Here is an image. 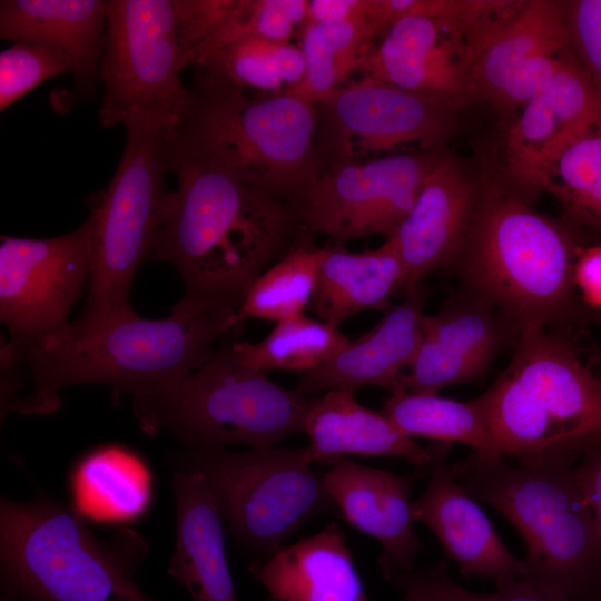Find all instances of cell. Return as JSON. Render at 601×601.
<instances>
[{"instance_id":"cell-16","label":"cell","mask_w":601,"mask_h":601,"mask_svg":"<svg viewBox=\"0 0 601 601\" xmlns=\"http://www.w3.org/2000/svg\"><path fill=\"white\" fill-rule=\"evenodd\" d=\"M474 29L449 20L404 17L363 56L357 70L405 90L464 105L475 97L469 68Z\"/></svg>"},{"instance_id":"cell-41","label":"cell","mask_w":601,"mask_h":601,"mask_svg":"<svg viewBox=\"0 0 601 601\" xmlns=\"http://www.w3.org/2000/svg\"><path fill=\"white\" fill-rule=\"evenodd\" d=\"M573 473L601 538V445L581 453Z\"/></svg>"},{"instance_id":"cell-33","label":"cell","mask_w":601,"mask_h":601,"mask_svg":"<svg viewBox=\"0 0 601 601\" xmlns=\"http://www.w3.org/2000/svg\"><path fill=\"white\" fill-rule=\"evenodd\" d=\"M349 342L336 326L300 315L277 323L260 342L233 343L248 366L269 371H311L328 361Z\"/></svg>"},{"instance_id":"cell-7","label":"cell","mask_w":601,"mask_h":601,"mask_svg":"<svg viewBox=\"0 0 601 601\" xmlns=\"http://www.w3.org/2000/svg\"><path fill=\"white\" fill-rule=\"evenodd\" d=\"M176 142L297 210L313 181L316 106L283 91L254 92L195 75Z\"/></svg>"},{"instance_id":"cell-27","label":"cell","mask_w":601,"mask_h":601,"mask_svg":"<svg viewBox=\"0 0 601 601\" xmlns=\"http://www.w3.org/2000/svg\"><path fill=\"white\" fill-rule=\"evenodd\" d=\"M403 280L404 267L390 240L361 253L326 248L308 309L337 327L358 312L391 308L388 299L402 292Z\"/></svg>"},{"instance_id":"cell-40","label":"cell","mask_w":601,"mask_h":601,"mask_svg":"<svg viewBox=\"0 0 601 601\" xmlns=\"http://www.w3.org/2000/svg\"><path fill=\"white\" fill-rule=\"evenodd\" d=\"M573 282L582 304L601 312V244L581 248L574 264Z\"/></svg>"},{"instance_id":"cell-2","label":"cell","mask_w":601,"mask_h":601,"mask_svg":"<svg viewBox=\"0 0 601 601\" xmlns=\"http://www.w3.org/2000/svg\"><path fill=\"white\" fill-rule=\"evenodd\" d=\"M166 136L178 189L149 259L170 264L183 279L171 312L237 311L254 282L312 234L293 205Z\"/></svg>"},{"instance_id":"cell-4","label":"cell","mask_w":601,"mask_h":601,"mask_svg":"<svg viewBox=\"0 0 601 601\" xmlns=\"http://www.w3.org/2000/svg\"><path fill=\"white\" fill-rule=\"evenodd\" d=\"M581 247L559 223L503 188L487 189L454 263L463 292L503 314L521 332L565 328L587 308L574 287Z\"/></svg>"},{"instance_id":"cell-44","label":"cell","mask_w":601,"mask_h":601,"mask_svg":"<svg viewBox=\"0 0 601 601\" xmlns=\"http://www.w3.org/2000/svg\"><path fill=\"white\" fill-rule=\"evenodd\" d=\"M594 362L598 363V365L600 366L599 371H595L599 375H601V354H599L598 356L594 357Z\"/></svg>"},{"instance_id":"cell-31","label":"cell","mask_w":601,"mask_h":601,"mask_svg":"<svg viewBox=\"0 0 601 601\" xmlns=\"http://www.w3.org/2000/svg\"><path fill=\"white\" fill-rule=\"evenodd\" d=\"M381 412L412 439L462 443L473 450L496 452L475 398L460 402L437 394L402 392L391 395Z\"/></svg>"},{"instance_id":"cell-45","label":"cell","mask_w":601,"mask_h":601,"mask_svg":"<svg viewBox=\"0 0 601 601\" xmlns=\"http://www.w3.org/2000/svg\"><path fill=\"white\" fill-rule=\"evenodd\" d=\"M0 601H20V600L11 598V597L3 595V597H1Z\"/></svg>"},{"instance_id":"cell-32","label":"cell","mask_w":601,"mask_h":601,"mask_svg":"<svg viewBox=\"0 0 601 601\" xmlns=\"http://www.w3.org/2000/svg\"><path fill=\"white\" fill-rule=\"evenodd\" d=\"M307 235L250 286L237 308L238 323L245 319L283 322L308 308L319 265L326 248Z\"/></svg>"},{"instance_id":"cell-38","label":"cell","mask_w":601,"mask_h":601,"mask_svg":"<svg viewBox=\"0 0 601 601\" xmlns=\"http://www.w3.org/2000/svg\"><path fill=\"white\" fill-rule=\"evenodd\" d=\"M561 4L570 48L601 102V0Z\"/></svg>"},{"instance_id":"cell-18","label":"cell","mask_w":601,"mask_h":601,"mask_svg":"<svg viewBox=\"0 0 601 601\" xmlns=\"http://www.w3.org/2000/svg\"><path fill=\"white\" fill-rule=\"evenodd\" d=\"M325 489L342 518L382 545L378 564L393 582L414 570L421 551L411 491L413 476L370 467L344 457L323 475Z\"/></svg>"},{"instance_id":"cell-26","label":"cell","mask_w":601,"mask_h":601,"mask_svg":"<svg viewBox=\"0 0 601 601\" xmlns=\"http://www.w3.org/2000/svg\"><path fill=\"white\" fill-rule=\"evenodd\" d=\"M304 433L309 440L304 447L309 463L334 464L358 455L403 457L421 473L431 466V447L418 445L381 411L361 405L351 391H328L314 398Z\"/></svg>"},{"instance_id":"cell-24","label":"cell","mask_w":601,"mask_h":601,"mask_svg":"<svg viewBox=\"0 0 601 601\" xmlns=\"http://www.w3.org/2000/svg\"><path fill=\"white\" fill-rule=\"evenodd\" d=\"M171 486L176 540L167 572L194 601H237L229 571L220 510L203 475L177 470Z\"/></svg>"},{"instance_id":"cell-12","label":"cell","mask_w":601,"mask_h":601,"mask_svg":"<svg viewBox=\"0 0 601 601\" xmlns=\"http://www.w3.org/2000/svg\"><path fill=\"white\" fill-rule=\"evenodd\" d=\"M315 106L317 169L407 144L440 148L453 134L463 105L364 76Z\"/></svg>"},{"instance_id":"cell-21","label":"cell","mask_w":601,"mask_h":601,"mask_svg":"<svg viewBox=\"0 0 601 601\" xmlns=\"http://www.w3.org/2000/svg\"><path fill=\"white\" fill-rule=\"evenodd\" d=\"M425 300L423 285L407 292L372 329L325 363L299 373L295 390L306 396L364 386L382 387L391 395L405 392L403 370L413 362L422 339Z\"/></svg>"},{"instance_id":"cell-20","label":"cell","mask_w":601,"mask_h":601,"mask_svg":"<svg viewBox=\"0 0 601 601\" xmlns=\"http://www.w3.org/2000/svg\"><path fill=\"white\" fill-rule=\"evenodd\" d=\"M450 446L443 442L431 446L430 482L413 501L415 519L430 529L465 578H491L495 584L522 578L523 560L510 552L481 508L455 480L447 461Z\"/></svg>"},{"instance_id":"cell-39","label":"cell","mask_w":601,"mask_h":601,"mask_svg":"<svg viewBox=\"0 0 601 601\" xmlns=\"http://www.w3.org/2000/svg\"><path fill=\"white\" fill-rule=\"evenodd\" d=\"M426 582L437 601H564L546 594L523 579L496 583L493 593H473L456 583L441 560L423 569Z\"/></svg>"},{"instance_id":"cell-42","label":"cell","mask_w":601,"mask_h":601,"mask_svg":"<svg viewBox=\"0 0 601 601\" xmlns=\"http://www.w3.org/2000/svg\"><path fill=\"white\" fill-rule=\"evenodd\" d=\"M368 0L307 1L306 22H338L367 17Z\"/></svg>"},{"instance_id":"cell-14","label":"cell","mask_w":601,"mask_h":601,"mask_svg":"<svg viewBox=\"0 0 601 601\" xmlns=\"http://www.w3.org/2000/svg\"><path fill=\"white\" fill-rule=\"evenodd\" d=\"M90 276L89 228L49 238L1 236L0 321L27 347L61 329Z\"/></svg>"},{"instance_id":"cell-43","label":"cell","mask_w":601,"mask_h":601,"mask_svg":"<svg viewBox=\"0 0 601 601\" xmlns=\"http://www.w3.org/2000/svg\"><path fill=\"white\" fill-rule=\"evenodd\" d=\"M403 592L401 601H436L417 578L415 571H411L392 582Z\"/></svg>"},{"instance_id":"cell-23","label":"cell","mask_w":601,"mask_h":601,"mask_svg":"<svg viewBox=\"0 0 601 601\" xmlns=\"http://www.w3.org/2000/svg\"><path fill=\"white\" fill-rule=\"evenodd\" d=\"M569 49L561 2L514 1L471 33L469 68L474 95L493 102L512 73L530 58Z\"/></svg>"},{"instance_id":"cell-37","label":"cell","mask_w":601,"mask_h":601,"mask_svg":"<svg viewBox=\"0 0 601 601\" xmlns=\"http://www.w3.org/2000/svg\"><path fill=\"white\" fill-rule=\"evenodd\" d=\"M68 71L53 52L26 42H14L0 53V110L18 101L45 80Z\"/></svg>"},{"instance_id":"cell-10","label":"cell","mask_w":601,"mask_h":601,"mask_svg":"<svg viewBox=\"0 0 601 601\" xmlns=\"http://www.w3.org/2000/svg\"><path fill=\"white\" fill-rule=\"evenodd\" d=\"M176 461L179 470L203 475L235 540L255 561L274 554L307 521L338 514L304 447H197Z\"/></svg>"},{"instance_id":"cell-19","label":"cell","mask_w":601,"mask_h":601,"mask_svg":"<svg viewBox=\"0 0 601 601\" xmlns=\"http://www.w3.org/2000/svg\"><path fill=\"white\" fill-rule=\"evenodd\" d=\"M479 193L469 175L444 154L390 240L403 267L402 292L423 285L435 270L454 265L469 233Z\"/></svg>"},{"instance_id":"cell-22","label":"cell","mask_w":601,"mask_h":601,"mask_svg":"<svg viewBox=\"0 0 601 601\" xmlns=\"http://www.w3.org/2000/svg\"><path fill=\"white\" fill-rule=\"evenodd\" d=\"M108 1L2 0L0 37L42 47L59 57L76 90L95 95L102 56Z\"/></svg>"},{"instance_id":"cell-17","label":"cell","mask_w":601,"mask_h":601,"mask_svg":"<svg viewBox=\"0 0 601 601\" xmlns=\"http://www.w3.org/2000/svg\"><path fill=\"white\" fill-rule=\"evenodd\" d=\"M520 332L497 309L465 292L425 315L416 355L403 376L405 392L437 394L479 380Z\"/></svg>"},{"instance_id":"cell-3","label":"cell","mask_w":601,"mask_h":601,"mask_svg":"<svg viewBox=\"0 0 601 601\" xmlns=\"http://www.w3.org/2000/svg\"><path fill=\"white\" fill-rule=\"evenodd\" d=\"M578 460L513 465L497 452L473 450L452 472L519 531L526 548L521 579L564 601H601V538L574 477Z\"/></svg>"},{"instance_id":"cell-34","label":"cell","mask_w":601,"mask_h":601,"mask_svg":"<svg viewBox=\"0 0 601 601\" xmlns=\"http://www.w3.org/2000/svg\"><path fill=\"white\" fill-rule=\"evenodd\" d=\"M549 191L574 215L601 225V127L578 137L562 151Z\"/></svg>"},{"instance_id":"cell-46","label":"cell","mask_w":601,"mask_h":601,"mask_svg":"<svg viewBox=\"0 0 601 601\" xmlns=\"http://www.w3.org/2000/svg\"><path fill=\"white\" fill-rule=\"evenodd\" d=\"M599 354H601V352Z\"/></svg>"},{"instance_id":"cell-8","label":"cell","mask_w":601,"mask_h":601,"mask_svg":"<svg viewBox=\"0 0 601 601\" xmlns=\"http://www.w3.org/2000/svg\"><path fill=\"white\" fill-rule=\"evenodd\" d=\"M126 144L108 186L90 201V276L78 318L91 327L136 313L130 304L135 276L149 259L167 223L176 191L165 184L168 166L166 129L146 117L125 124Z\"/></svg>"},{"instance_id":"cell-11","label":"cell","mask_w":601,"mask_h":601,"mask_svg":"<svg viewBox=\"0 0 601 601\" xmlns=\"http://www.w3.org/2000/svg\"><path fill=\"white\" fill-rule=\"evenodd\" d=\"M188 66L176 0L108 1L98 71L104 88L101 126L146 117L166 130L174 128L190 98L180 80Z\"/></svg>"},{"instance_id":"cell-5","label":"cell","mask_w":601,"mask_h":601,"mask_svg":"<svg viewBox=\"0 0 601 601\" xmlns=\"http://www.w3.org/2000/svg\"><path fill=\"white\" fill-rule=\"evenodd\" d=\"M475 401L496 452L520 464L601 445V375L564 328L522 329L509 365Z\"/></svg>"},{"instance_id":"cell-28","label":"cell","mask_w":601,"mask_h":601,"mask_svg":"<svg viewBox=\"0 0 601 601\" xmlns=\"http://www.w3.org/2000/svg\"><path fill=\"white\" fill-rule=\"evenodd\" d=\"M73 506L100 522H128L142 515L151 500V477L128 449L108 444L87 453L71 480Z\"/></svg>"},{"instance_id":"cell-36","label":"cell","mask_w":601,"mask_h":601,"mask_svg":"<svg viewBox=\"0 0 601 601\" xmlns=\"http://www.w3.org/2000/svg\"><path fill=\"white\" fill-rule=\"evenodd\" d=\"M500 0H368L367 16L384 32L407 16H423L476 27L513 4Z\"/></svg>"},{"instance_id":"cell-1","label":"cell","mask_w":601,"mask_h":601,"mask_svg":"<svg viewBox=\"0 0 601 601\" xmlns=\"http://www.w3.org/2000/svg\"><path fill=\"white\" fill-rule=\"evenodd\" d=\"M238 324L236 309L171 312L161 319L137 313L91 327L71 321L40 342L1 345V418L10 413L51 414L61 391L104 384L114 400L130 395L140 425L215 352L214 343Z\"/></svg>"},{"instance_id":"cell-13","label":"cell","mask_w":601,"mask_h":601,"mask_svg":"<svg viewBox=\"0 0 601 601\" xmlns=\"http://www.w3.org/2000/svg\"><path fill=\"white\" fill-rule=\"evenodd\" d=\"M442 155L436 148L317 168L298 208L305 229L336 246L376 234L390 239Z\"/></svg>"},{"instance_id":"cell-9","label":"cell","mask_w":601,"mask_h":601,"mask_svg":"<svg viewBox=\"0 0 601 601\" xmlns=\"http://www.w3.org/2000/svg\"><path fill=\"white\" fill-rule=\"evenodd\" d=\"M313 402L246 365L225 343L139 427L148 435L166 430L187 449L240 443L266 450L305 432Z\"/></svg>"},{"instance_id":"cell-6","label":"cell","mask_w":601,"mask_h":601,"mask_svg":"<svg viewBox=\"0 0 601 601\" xmlns=\"http://www.w3.org/2000/svg\"><path fill=\"white\" fill-rule=\"evenodd\" d=\"M147 542L124 529L98 538L73 506L0 501V578L20 601H156L136 583Z\"/></svg>"},{"instance_id":"cell-35","label":"cell","mask_w":601,"mask_h":601,"mask_svg":"<svg viewBox=\"0 0 601 601\" xmlns=\"http://www.w3.org/2000/svg\"><path fill=\"white\" fill-rule=\"evenodd\" d=\"M306 18L307 0H235L227 21L201 49L194 66L211 51L242 38L289 42L296 26H304Z\"/></svg>"},{"instance_id":"cell-25","label":"cell","mask_w":601,"mask_h":601,"mask_svg":"<svg viewBox=\"0 0 601 601\" xmlns=\"http://www.w3.org/2000/svg\"><path fill=\"white\" fill-rule=\"evenodd\" d=\"M248 569L267 601H370L346 535L335 523Z\"/></svg>"},{"instance_id":"cell-30","label":"cell","mask_w":601,"mask_h":601,"mask_svg":"<svg viewBox=\"0 0 601 601\" xmlns=\"http://www.w3.org/2000/svg\"><path fill=\"white\" fill-rule=\"evenodd\" d=\"M300 50L305 60L302 81L287 89L315 105L327 99L351 72L383 31L368 18L338 22H306Z\"/></svg>"},{"instance_id":"cell-29","label":"cell","mask_w":601,"mask_h":601,"mask_svg":"<svg viewBox=\"0 0 601 601\" xmlns=\"http://www.w3.org/2000/svg\"><path fill=\"white\" fill-rule=\"evenodd\" d=\"M195 75L259 95H276L298 85L305 73L300 48L259 37L231 41L203 57Z\"/></svg>"},{"instance_id":"cell-15","label":"cell","mask_w":601,"mask_h":601,"mask_svg":"<svg viewBox=\"0 0 601 601\" xmlns=\"http://www.w3.org/2000/svg\"><path fill=\"white\" fill-rule=\"evenodd\" d=\"M597 127H601V102L573 55L509 128L503 148L505 190L529 204L549 191L562 151Z\"/></svg>"}]
</instances>
